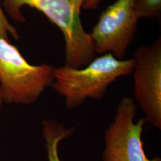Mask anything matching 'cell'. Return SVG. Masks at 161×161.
Here are the masks:
<instances>
[{"mask_svg": "<svg viewBox=\"0 0 161 161\" xmlns=\"http://www.w3.org/2000/svg\"><path fill=\"white\" fill-rule=\"evenodd\" d=\"M84 0H4L3 6L12 19L25 22L23 6L43 13L62 31L65 42V64L80 69L96 58V53L90 34L80 21V9Z\"/></svg>", "mask_w": 161, "mask_h": 161, "instance_id": "1", "label": "cell"}, {"mask_svg": "<svg viewBox=\"0 0 161 161\" xmlns=\"http://www.w3.org/2000/svg\"><path fill=\"white\" fill-rule=\"evenodd\" d=\"M134 58L117 59L110 53L96 58L84 68L76 69L64 64L55 68L53 88L64 97L68 110L80 107L86 99L101 100L110 84L132 74Z\"/></svg>", "mask_w": 161, "mask_h": 161, "instance_id": "2", "label": "cell"}, {"mask_svg": "<svg viewBox=\"0 0 161 161\" xmlns=\"http://www.w3.org/2000/svg\"><path fill=\"white\" fill-rule=\"evenodd\" d=\"M54 66L29 64L17 48L0 38V89L8 103H34L54 80Z\"/></svg>", "mask_w": 161, "mask_h": 161, "instance_id": "3", "label": "cell"}, {"mask_svg": "<svg viewBox=\"0 0 161 161\" xmlns=\"http://www.w3.org/2000/svg\"><path fill=\"white\" fill-rule=\"evenodd\" d=\"M138 106L132 98H122L118 104L113 121L104 132L103 161H161L149 159L145 153L142 136L146 121L135 122Z\"/></svg>", "mask_w": 161, "mask_h": 161, "instance_id": "4", "label": "cell"}, {"mask_svg": "<svg viewBox=\"0 0 161 161\" xmlns=\"http://www.w3.org/2000/svg\"><path fill=\"white\" fill-rule=\"evenodd\" d=\"M134 98L146 122L161 130V38L134 53Z\"/></svg>", "mask_w": 161, "mask_h": 161, "instance_id": "5", "label": "cell"}, {"mask_svg": "<svg viewBox=\"0 0 161 161\" xmlns=\"http://www.w3.org/2000/svg\"><path fill=\"white\" fill-rule=\"evenodd\" d=\"M134 3V0H117L102 12L90 33L96 54L125 58L137 26Z\"/></svg>", "mask_w": 161, "mask_h": 161, "instance_id": "6", "label": "cell"}, {"mask_svg": "<svg viewBox=\"0 0 161 161\" xmlns=\"http://www.w3.org/2000/svg\"><path fill=\"white\" fill-rule=\"evenodd\" d=\"M42 125L48 161H60L58 144L64 138L73 135L74 128H67L58 121L51 119H44Z\"/></svg>", "mask_w": 161, "mask_h": 161, "instance_id": "7", "label": "cell"}, {"mask_svg": "<svg viewBox=\"0 0 161 161\" xmlns=\"http://www.w3.org/2000/svg\"><path fill=\"white\" fill-rule=\"evenodd\" d=\"M134 11L138 20L142 18L160 19L161 0H134Z\"/></svg>", "mask_w": 161, "mask_h": 161, "instance_id": "8", "label": "cell"}, {"mask_svg": "<svg viewBox=\"0 0 161 161\" xmlns=\"http://www.w3.org/2000/svg\"><path fill=\"white\" fill-rule=\"evenodd\" d=\"M9 35L16 40L19 39L17 30L10 23L0 6V38L9 41Z\"/></svg>", "mask_w": 161, "mask_h": 161, "instance_id": "9", "label": "cell"}, {"mask_svg": "<svg viewBox=\"0 0 161 161\" xmlns=\"http://www.w3.org/2000/svg\"><path fill=\"white\" fill-rule=\"evenodd\" d=\"M102 0H84L82 8L85 10H94L97 7Z\"/></svg>", "mask_w": 161, "mask_h": 161, "instance_id": "10", "label": "cell"}, {"mask_svg": "<svg viewBox=\"0 0 161 161\" xmlns=\"http://www.w3.org/2000/svg\"><path fill=\"white\" fill-rule=\"evenodd\" d=\"M3 95H2V92L1 91V89H0V111H1V106H2V104L3 102Z\"/></svg>", "mask_w": 161, "mask_h": 161, "instance_id": "11", "label": "cell"}]
</instances>
